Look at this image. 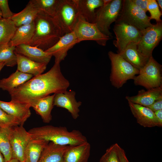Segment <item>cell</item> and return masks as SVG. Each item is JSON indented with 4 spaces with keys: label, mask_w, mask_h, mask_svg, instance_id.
Masks as SVG:
<instances>
[{
    "label": "cell",
    "mask_w": 162,
    "mask_h": 162,
    "mask_svg": "<svg viewBox=\"0 0 162 162\" xmlns=\"http://www.w3.org/2000/svg\"><path fill=\"white\" fill-rule=\"evenodd\" d=\"M108 55L111 66L110 80L114 87L117 88H121L128 80L133 79L138 74L139 70L119 54L110 51Z\"/></svg>",
    "instance_id": "cell-4"
},
{
    "label": "cell",
    "mask_w": 162,
    "mask_h": 162,
    "mask_svg": "<svg viewBox=\"0 0 162 162\" xmlns=\"http://www.w3.org/2000/svg\"><path fill=\"white\" fill-rule=\"evenodd\" d=\"M4 65L5 64L4 63L0 62V71Z\"/></svg>",
    "instance_id": "cell-44"
},
{
    "label": "cell",
    "mask_w": 162,
    "mask_h": 162,
    "mask_svg": "<svg viewBox=\"0 0 162 162\" xmlns=\"http://www.w3.org/2000/svg\"><path fill=\"white\" fill-rule=\"evenodd\" d=\"M11 128L0 127V152L3 155L5 162L12 158V151L10 142Z\"/></svg>",
    "instance_id": "cell-30"
},
{
    "label": "cell",
    "mask_w": 162,
    "mask_h": 162,
    "mask_svg": "<svg viewBox=\"0 0 162 162\" xmlns=\"http://www.w3.org/2000/svg\"><path fill=\"white\" fill-rule=\"evenodd\" d=\"M15 53L17 58V70L35 76L42 74L46 70L47 64L34 62L22 55Z\"/></svg>",
    "instance_id": "cell-23"
},
{
    "label": "cell",
    "mask_w": 162,
    "mask_h": 162,
    "mask_svg": "<svg viewBox=\"0 0 162 162\" xmlns=\"http://www.w3.org/2000/svg\"><path fill=\"white\" fill-rule=\"evenodd\" d=\"M30 107L29 104L0 100V108L18 120L20 125H23L30 116Z\"/></svg>",
    "instance_id": "cell-16"
},
{
    "label": "cell",
    "mask_w": 162,
    "mask_h": 162,
    "mask_svg": "<svg viewBox=\"0 0 162 162\" xmlns=\"http://www.w3.org/2000/svg\"><path fill=\"white\" fill-rule=\"evenodd\" d=\"M161 98H162V85L146 91L143 89L140 90L136 95L127 96L125 97L128 101L146 107Z\"/></svg>",
    "instance_id": "cell-19"
},
{
    "label": "cell",
    "mask_w": 162,
    "mask_h": 162,
    "mask_svg": "<svg viewBox=\"0 0 162 162\" xmlns=\"http://www.w3.org/2000/svg\"><path fill=\"white\" fill-rule=\"evenodd\" d=\"M154 114L158 121L159 127L162 126V110L157 111L154 112Z\"/></svg>",
    "instance_id": "cell-40"
},
{
    "label": "cell",
    "mask_w": 162,
    "mask_h": 162,
    "mask_svg": "<svg viewBox=\"0 0 162 162\" xmlns=\"http://www.w3.org/2000/svg\"><path fill=\"white\" fill-rule=\"evenodd\" d=\"M141 38L137 44L139 51L144 57L149 58L152 52L162 38V22H156L142 32Z\"/></svg>",
    "instance_id": "cell-9"
},
{
    "label": "cell",
    "mask_w": 162,
    "mask_h": 162,
    "mask_svg": "<svg viewBox=\"0 0 162 162\" xmlns=\"http://www.w3.org/2000/svg\"><path fill=\"white\" fill-rule=\"evenodd\" d=\"M0 10L4 19H10L15 14L10 10L7 0H0Z\"/></svg>",
    "instance_id": "cell-36"
},
{
    "label": "cell",
    "mask_w": 162,
    "mask_h": 162,
    "mask_svg": "<svg viewBox=\"0 0 162 162\" xmlns=\"http://www.w3.org/2000/svg\"><path fill=\"white\" fill-rule=\"evenodd\" d=\"M0 162H5L4 158L0 152Z\"/></svg>",
    "instance_id": "cell-42"
},
{
    "label": "cell",
    "mask_w": 162,
    "mask_h": 162,
    "mask_svg": "<svg viewBox=\"0 0 162 162\" xmlns=\"http://www.w3.org/2000/svg\"><path fill=\"white\" fill-rule=\"evenodd\" d=\"M137 44L133 43L130 44L118 54L134 67L139 70L146 64L148 58L143 56L139 51Z\"/></svg>",
    "instance_id": "cell-25"
},
{
    "label": "cell",
    "mask_w": 162,
    "mask_h": 162,
    "mask_svg": "<svg viewBox=\"0 0 162 162\" xmlns=\"http://www.w3.org/2000/svg\"><path fill=\"white\" fill-rule=\"evenodd\" d=\"M70 146L49 142L43 150L38 162H63L64 153Z\"/></svg>",
    "instance_id": "cell-22"
},
{
    "label": "cell",
    "mask_w": 162,
    "mask_h": 162,
    "mask_svg": "<svg viewBox=\"0 0 162 162\" xmlns=\"http://www.w3.org/2000/svg\"><path fill=\"white\" fill-rule=\"evenodd\" d=\"M79 17L74 0H60L55 18L64 35L73 31Z\"/></svg>",
    "instance_id": "cell-8"
},
{
    "label": "cell",
    "mask_w": 162,
    "mask_h": 162,
    "mask_svg": "<svg viewBox=\"0 0 162 162\" xmlns=\"http://www.w3.org/2000/svg\"><path fill=\"white\" fill-rule=\"evenodd\" d=\"M116 143L111 145L102 156L99 162H120L118 156Z\"/></svg>",
    "instance_id": "cell-34"
},
{
    "label": "cell",
    "mask_w": 162,
    "mask_h": 162,
    "mask_svg": "<svg viewBox=\"0 0 162 162\" xmlns=\"http://www.w3.org/2000/svg\"><path fill=\"white\" fill-rule=\"evenodd\" d=\"M134 4L145 12L148 11V0H132Z\"/></svg>",
    "instance_id": "cell-38"
},
{
    "label": "cell",
    "mask_w": 162,
    "mask_h": 162,
    "mask_svg": "<svg viewBox=\"0 0 162 162\" xmlns=\"http://www.w3.org/2000/svg\"><path fill=\"white\" fill-rule=\"evenodd\" d=\"M113 31L116 40L113 44L117 48L118 54L130 44L138 43L142 35V32L136 27L125 23L115 24Z\"/></svg>",
    "instance_id": "cell-11"
},
{
    "label": "cell",
    "mask_w": 162,
    "mask_h": 162,
    "mask_svg": "<svg viewBox=\"0 0 162 162\" xmlns=\"http://www.w3.org/2000/svg\"><path fill=\"white\" fill-rule=\"evenodd\" d=\"M33 76L16 70L8 77L0 80V88L8 92L26 82Z\"/></svg>",
    "instance_id": "cell-27"
},
{
    "label": "cell",
    "mask_w": 162,
    "mask_h": 162,
    "mask_svg": "<svg viewBox=\"0 0 162 162\" xmlns=\"http://www.w3.org/2000/svg\"><path fill=\"white\" fill-rule=\"evenodd\" d=\"M69 86V81L61 71L60 63L55 62L48 72L34 76L9 93L10 101L28 104L52 93L64 92Z\"/></svg>",
    "instance_id": "cell-1"
},
{
    "label": "cell",
    "mask_w": 162,
    "mask_h": 162,
    "mask_svg": "<svg viewBox=\"0 0 162 162\" xmlns=\"http://www.w3.org/2000/svg\"><path fill=\"white\" fill-rule=\"evenodd\" d=\"M32 139L30 135L23 125L11 127L10 142L12 151V158L17 159L20 162H24V151Z\"/></svg>",
    "instance_id": "cell-12"
},
{
    "label": "cell",
    "mask_w": 162,
    "mask_h": 162,
    "mask_svg": "<svg viewBox=\"0 0 162 162\" xmlns=\"http://www.w3.org/2000/svg\"><path fill=\"white\" fill-rule=\"evenodd\" d=\"M117 152L120 162H129L124 149L118 144L117 146Z\"/></svg>",
    "instance_id": "cell-37"
},
{
    "label": "cell",
    "mask_w": 162,
    "mask_h": 162,
    "mask_svg": "<svg viewBox=\"0 0 162 162\" xmlns=\"http://www.w3.org/2000/svg\"><path fill=\"white\" fill-rule=\"evenodd\" d=\"M78 43L76 37L73 31L63 35L56 44L45 51L54 57L55 62L60 63L64 60L68 51Z\"/></svg>",
    "instance_id": "cell-13"
},
{
    "label": "cell",
    "mask_w": 162,
    "mask_h": 162,
    "mask_svg": "<svg viewBox=\"0 0 162 162\" xmlns=\"http://www.w3.org/2000/svg\"><path fill=\"white\" fill-rule=\"evenodd\" d=\"M34 29V21L30 24L17 27L9 42V44L14 46L22 44H27L33 36Z\"/></svg>",
    "instance_id": "cell-28"
},
{
    "label": "cell",
    "mask_w": 162,
    "mask_h": 162,
    "mask_svg": "<svg viewBox=\"0 0 162 162\" xmlns=\"http://www.w3.org/2000/svg\"><path fill=\"white\" fill-rule=\"evenodd\" d=\"M149 16L132 0H122L121 9L115 24L125 23L142 32L152 25Z\"/></svg>",
    "instance_id": "cell-5"
},
{
    "label": "cell",
    "mask_w": 162,
    "mask_h": 162,
    "mask_svg": "<svg viewBox=\"0 0 162 162\" xmlns=\"http://www.w3.org/2000/svg\"><path fill=\"white\" fill-rule=\"evenodd\" d=\"M49 142L43 139H32L24 151V162H38L43 150Z\"/></svg>",
    "instance_id": "cell-26"
},
{
    "label": "cell",
    "mask_w": 162,
    "mask_h": 162,
    "mask_svg": "<svg viewBox=\"0 0 162 162\" xmlns=\"http://www.w3.org/2000/svg\"><path fill=\"white\" fill-rule=\"evenodd\" d=\"M103 6L96 11L95 23L102 33L111 38L110 26L118 16L122 0H103Z\"/></svg>",
    "instance_id": "cell-6"
},
{
    "label": "cell",
    "mask_w": 162,
    "mask_h": 162,
    "mask_svg": "<svg viewBox=\"0 0 162 162\" xmlns=\"http://www.w3.org/2000/svg\"><path fill=\"white\" fill-rule=\"evenodd\" d=\"M147 10L150 14V19L155 20L156 22H162L160 19L162 12L155 0H148Z\"/></svg>",
    "instance_id": "cell-35"
},
{
    "label": "cell",
    "mask_w": 162,
    "mask_h": 162,
    "mask_svg": "<svg viewBox=\"0 0 162 162\" xmlns=\"http://www.w3.org/2000/svg\"><path fill=\"white\" fill-rule=\"evenodd\" d=\"M15 52L22 55L34 62L47 64L52 56L48 52L28 44H22L16 46Z\"/></svg>",
    "instance_id": "cell-18"
},
{
    "label": "cell",
    "mask_w": 162,
    "mask_h": 162,
    "mask_svg": "<svg viewBox=\"0 0 162 162\" xmlns=\"http://www.w3.org/2000/svg\"><path fill=\"white\" fill-rule=\"evenodd\" d=\"M157 4L159 7L161 9V11L162 10V0H158L156 1Z\"/></svg>",
    "instance_id": "cell-41"
},
{
    "label": "cell",
    "mask_w": 162,
    "mask_h": 162,
    "mask_svg": "<svg viewBox=\"0 0 162 162\" xmlns=\"http://www.w3.org/2000/svg\"><path fill=\"white\" fill-rule=\"evenodd\" d=\"M80 17L86 21L95 23L96 18L95 9L103 6V0H74Z\"/></svg>",
    "instance_id": "cell-17"
},
{
    "label": "cell",
    "mask_w": 162,
    "mask_h": 162,
    "mask_svg": "<svg viewBox=\"0 0 162 162\" xmlns=\"http://www.w3.org/2000/svg\"><path fill=\"white\" fill-rule=\"evenodd\" d=\"M161 70L162 65L151 56L134 78V84L147 90L160 86L162 85Z\"/></svg>",
    "instance_id": "cell-7"
},
{
    "label": "cell",
    "mask_w": 162,
    "mask_h": 162,
    "mask_svg": "<svg viewBox=\"0 0 162 162\" xmlns=\"http://www.w3.org/2000/svg\"><path fill=\"white\" fill-rule=\"evenodd\" d=\"M73 32L78 43L84 40H92L98 44L105 46L110 38L102 33L95 23L87 22L79 17Z\"/></svg>",
    "instance_id": "cell-10"
},
{
    "label": "cell",
    "mask_w": 162,
    "mask_h": 162,
    "mask_svg": "<svg viewBox=\"0 0 162 162\" xmlns=\"http://www.w3.org/2000/svg\"><path fill=\"white\" fill-rule=\"evenodd\" d=\"M55 94L45 97L33 100L28 104L32 107L36 113L40 115L45 123H49L52 120L51 111L53 108V102Z\"/></svg>",
    "instance_id": "cell-21"
},
{
    "label": "cell",
    "mask_w": 162,
    "mask_h": 162,
    "mask_svg": "<svg viewBox=\"0 0 162 162\" xmlns=\"http://www.w3.org/2000/svg\"><path fill=\"white\" fill-rule=\"evenodd\" d=\"M128 102L131 111L139 124L144 127H159L154 112L147 107Z\"/></svg>",
    "instance_id": "cell-15"
},
{
    "label": "cell",
    "mask_w": 162,
    "mask_h": 162,
    "mask_svg": "<svg viewBox=\"0 0 162 162\" xmlns=\"http://www.w3.org/2000/svg\"><path fill=\"white\" fill-rule=\"evenodd\" d=\"M28 132L32 139H43L61 145L76 146L87 141L79 130L69 131L65 127L47 125L33 128Z\"/></svg>",
    "instance_id": "cell-3"
},
{
    "label": "cell",
    "mask_w": 162,
    "mask_h": 162,
    "mask_svg": "<svg viewBox=\"0 0 162 162\" xmlns=\"http://www.w3.org/2000/svg\"><path fill=\"white\" fill-rule=\"evenodd\" d=\"M17 28L11 19H0V46L10 41Z\"/></svg>",
    "instance_id": "cell-29"
},
{
    "label": "cell",
    "mask_w": 162,
    "mask_h": 162,
    "mask_svg": "<svg viewBox=\"0 0 162 162\" xmlns=\"http://www.w3.org/2000/svg\"><path fill=\"white\" fill-rule=\"evenodd\" d=\"M20 125L18 120L0 108V127L11 128Z\"/></svg>",
    "instance_id": "cell-33"
},
{
    "label": "cell",
    "mask_w": 162,
    "mask_h": 162,
    "mask_svg": "<svg viewBox=\"0 0 162 162\" xmlns=\"http://www.w3.org/2000/svg\"><path fill=\"white\" fill-rule=\"evenodd\" d=\"M39 9L48 15L55 18L60 0H33Z\"/></svg>",
    "instance_id": "cell-32"
},
{
    "label": "cell",
    "mask_w": 162,
    "mask_h": 162,
    "mask_svg": "<svg viewBox=\"0 0 162 162\" xmlns=\"http://www.w3.org/2000/svg\"><path fill=\"white\" fill-rule=\"evenodd\" d=\"M15 46H11L9 42L0 46V62L5 65L12 67L17 64V58L15 53Z\"/></svg>",
    "instance_id": "cell-31"
},
{
    "label": "cell",
    "mask_w": 162,
    "mask_h": 162,
    "mask_svg": "<svg viewBox=\"0 0 162 162\" xmlns=\"http://www.w3.org/2000/svg\"><path fill=\"white\" fill-rule=\"evenodd\" d=\"M40 10L33 0H31L22 10L15 13L10 19L17 27L29 24L34 21Z\"/></svg>",
    "instance_id": "cell-24"
},
{
    "label": "cell",
    "mask_w": 162,
    "mask_h": 162,
    "mask_svg": "<svg viewBox=\"0 0 162 162\" xmlns=\"http://www.w3.org/2000/svg\"><path fill=\"white\" fill-rule=\"evenodd\" d=\"M2 18V13L1 11V10H0V19Z\"/></svg>",
    "instance_id": "cell-45"
},
{
    "label": "cell",
    "mask_w": 162,
    "mask_h": 162,
    "mask_svg": "<svg viewBox=\"0 0 162 162\" xmlns=\"http://www.w3.org/2000/svg\"><path fill=\"white\" fill-rule=\"evenodd\" d=\"M33 36L28 43L45 51L50 48L64 35L56 20L40 10L34 21Z\"/></svg>",
    "instance_id": "cell-2"
},
{
    "label": "cell",
    "mask_w": 162,
    "mask_h": 162,
    "mask_svg": "<svg viewBox=\"0 0 162 162\" xmlns=\"http://www.w3.org/2000/svg\"><path fill=\"white\" fill-rule=\"evenodd\" d=\"M91 145L88 141L70 146L64 153L63 162H87L90 155Z\"/></svg>",
    "instance_id": "cell-20"
},
{
    "label": "cell",
    "mask_w": 162,
    "mask_h": 162,
    "mask_svg": "<svg viewBox=\"0 0 162 162\" xmlns=\"http://www.w3.org/2000/svg\"><path fill=\"white\" fill-rule=\"evenodd\" d=\"M147 107L154 112L162 110V98L156 100L152 105Z\"/></svg>",
    "instance_id": "cell-39"
},
{
    "label": "cell",
    "mask_w": 162,
    "mask_h": 162,
    "mask_svg": "<svg viewBox=\"0 0 162 162\" xmlns=\"http://www.w3.org/2000/svg\"><path fill=\"white\" fill-rule=\"evenodd\" d=\"M75 94L76 92L71 90L55 94L53 102V106L67 110L74 119L79 116V107L82 103L81 101H76Z\"/></svg>",
    "instance_id": "cell-14"
},
{
    "label": "cell",
    "mask_w": 162,
    "mask_h": 162,
    "mask_svg": "<svg viewBox=\"0 0 162 162\" xmlns=\"http://www.w3.org/2000/svg\"><path fill=\"white\" fill-rule=\"evenodd\" d=\"M7 162H20L17 159L12 158L10 160Z\"/></svg>",
    "instance_id": "cell-43"
}]
</instances>
